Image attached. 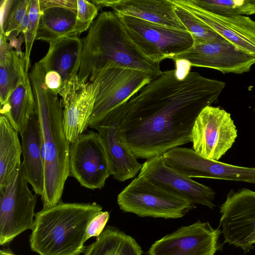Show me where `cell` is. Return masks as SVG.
<instances>
[{"instance_id": "1f68e13d", "label": "cell", "mask_w": 255, "mask_h": 255, "mask_svg": "<svg viewBox=\"0 0 255 255\" xmlns=\"http://www.w3.org/2000/svg\"><path fill=\"white\" fill-rule=\"evenodd\" d=\"M109 218L110 214L108 211H102L96 216L87 227L85 241L91 237H98L105 228Z\"/></svg>"}, {"instance_id": "9c48e42d", "label": "cell", "mask_w": 255, "mask_h": 255, "mask_svg": "<svg viewBox=\"0 0 255 255\" xmlns=\"http://www.w3.org/2000/svg\"><path fill=\"white\" fill-rule=\"evenodd\" d=\"M237 129L230 113L219 107L205 108L195 120L191 132L193 149L217 160L232 146Z\"/></svg>"}, {"instance_id": "4dcf8cb0", "label": "cell", "mask_w": 255, "mask_h": 255, "mask_svg": "<svg viewBox=\"0 0 255 255\" xmlns=\"http://www.w3.org/2000/svg\"><path fill=\"white\" fill-rule=\"evenodd\" d=\"M41 13L39 0H31L29 11V23L25 34L24 60L25 72L27 73H29L30 56L33 42L36 39Z\"/></svg>"}, {"instance_id": "6da1fadb", "label": "cell", "mask_w": 255, "mask_h": 255, "mask_svg": "<svg viewBox=\"0 0 255 255\" xmlns=\"http://www.w3.org/2000/svg\"><path fill=\"white\" fill-rule=\"evenodd\" d=\"M225 85L196 72L180 78L176 69L163 71L127 104L122 130L132 152L147 159L191 142L196 119Z\"/></svg>"}, {"instance_id": "5b68a950", "label": "cell", "mask_w": 255, "mask_h": 255, "mask_svg": "<svg viewBox=\"0 0 255 255\" xmlns=\"http://www.w3.org/2000/svg\"><path fill=\"white\" fill-rule=\"evenodd\" d=\"M117 203L124 212L164 219L181 218L196 207L188 199L140 176L119 194Z\"/></svg>"}, {"instance_id": "e575fe53", "label": "cell", "mask_w": 255, "mask_h": 255, "mask_svg": "<svg viewBox=\"0 0 255 255\" xmlns=\"http://www.w3.org/2000/svg\"><path fill=\"white\" fill-rule=\"evenodd\" d=\"M0 255H17L8 249H3L0 251Z\"/></svg>"}, {"instance_id": "ac0fdd59", "label": "cell", "mask_w": 255, "mask_h": 255, "mask_svg": "<svg viewBox=\"0 0 255 255\" xmlns=\"http://www.w3.org/2000/svg\"><path fill=\"white\" fill-rule=\"evenodd\" d=\"M225 39L255 57V21L247 16H225L204 10L190 0H173Z\"/></svg>"}, {"instance_id": "cb8c5ba5", "label": "cell", "mask_w": 255, "mask_h": 255, "mask_svg": "<svg viewBox=\"0 0 255 255\" xmlns=\"http://www.w3.org/2000/svg\"><path fill=\"white\" fill-rule=\"evenodd\" d=\"M141 247L118 228L107 226L96 241L86 246L84 255H142Z\"/></svg>"}, {"instance_id": "8992f818", "label": "cell", "mask_w": 255, "mask_h": 255, "mask_svg": "<svg viewBox=\"0 0 255 255\" xmlns=\"http://www.w3.org/2000/svg\"><path fill=\"white\" fill-rule=\"evenodd\" d=\"M116 14L130 40L145 56L153 62L160 63L165 59H171L186 51L193 43L192 36L188 31Z\"/></svg>"}, {"instance_id": "52a82bcc", "label": "cell", "mask_w": 255, "mask_h": 255, "mask_svg": "<svg viewBox=\"0 0 255 255\" xmlns=\"http://www.w3.org/2000/svg\"><path fill=\"white\" fill-rule=\"evenodd\" d=\"M153 79L147 73L113 64L107 65L92 73L89 81L97 83L99 91L89 126L128 102Z\"/></svg>"}, {"instance_id": "e0dca14e", "label": "cell", "mask_w": 255, "mask_h": 255, "mask_svg": "<svg viewBox=\"0 0 255 255\" xmlns=\"http://www.w3.org/2000/svg\"><path fill=\"white\" fill-rule=\"evenodd\" d=\"M138 176L143 177L195 204L210 209L215 206V192L211 188L184 176L168 166L162 154L147 159L142 164Z\"/></svg>"}, {"instance_id": "9a60e30c", "label": "cell", "mask_w": 255, "mask_h": 255, "mask_svg": "<svg viewBox=\"0 0 255 255\" xmlns=\"http://www.w3.org/2000/svg\"><path fill=\"white\" fill-rule=\"evenodd\" d=\"M221 232L198 221L155 241L147 255H215Z\"/></svg>"}, {"instance_id": "7a4b0ae2", "label": "cell", "mask_w": 255, "mask_h": 255, "mask_svg": "<svg viewBox=\"0 0 255 255\" xmlns=\"http://www.w3.org/2000/svg\"><path fill=\"white\" fill-rule=\"evenodd\" d=\"M45 71L36 62L29 72L41 135L44 160L43 209L61 202L65 182L70 176V143L63 126V110L58 95L46 87Z\"/></svg>"}, {"instance_id": "2e32d148", "label": "cell", "mask_w": 255, "mask_h": 255, "mask_svg": "<svg viewBox=\"0 0 255 255\" xmlns=\"http://www.w3.org/2000/svg\"><path fill=\"white\" fill-rule=\"evenodd\" d=\"M98 91L97 83H80L78 78L64 85L59 95L63 107L64 131L70 143L88 127Z\"/></svg>"}, {"instance_id": "4fadbf2b", "label": "cell", "mask_w": 255, "mask_h": 255, "mask_svg": "<svg viewBox=\"0 0 255 255\" xmlns=\"http://www.w3.org/2000/svg\"><path fill=\"white\" fill-rule=\"evenodd\" d=\"M165 164L188 178H207L255 183V167L236 166L206 158L193 149L175 147L162 154Z\"/></svg>"}, {"instance_id": "30bf717a", "label": "cell", "mask_w": 255, "mask_h": 255, "mask_svg": "<svg viewBox=\"0 0 255 255\" xmlns=\"http://www.w3.org/2000/svg\"><path fill=\"white\" fill-rule=\"evenodd\" d=\"M71 144L70 176L83 187L102 189L111 172L106 150L99 133L89 131Z\"/></svg>"}, {"instance_id": "5bb4252c", "label": "cell", "mask_w": 255, "mask_h": 255, "mask_svg": "<svg viewBox=\"0 0 255 255\" xmlns=\"http://www.w3.org/2000/svg\"><path fill=\"white\" fill-rule=\"evenodd\" d=\"M172 60H182L190 66L217 70L223 74H243L255 64V57L226 39L215 42H193L186 51Z\"/></svg>"}, {"instance_id": "f1b7e54d", "label": "cell", "mask_w": 255, "mask_h": 255, "mask_svg": "<svg viewBox=\"0 0 255 255\" xmlns=\"http://www.w3.org/2000/svg\"><path fill=\"white\" fill-rule=\"evenodd\" d=\"M174 3L175 13L187 31L191 34L193 42H215L225 40L193 14Z\"/></svg>"}, {"instance_id": "484cf974", "label": "cell", "mask_w": 255, "mask_h": 255, "mask_svg": "<svg viewBox=\"0 0 255 255\" xmlns=\"http://www.w3.org/2000/svg\"><path fill=\"white\" fill-rule=\"evenodd\" d=\"M31 2V0H1L0 34L6 37H17L22 34L21 23Z\"/></svg>"}, {"instance_id": "f546056e", "label": "cell", "mask_w": 255, "mask_h": 255, "mask_svg": "<svg viewBox=\"0 0 255 255\" xmlns=\"http://www.w3.org/2000/svg\"><path fill=\"white\" fill-rule=\"evenodd\" d=\"M77 10L75 25L67 36L77 35L90 28L93 20L97 16L98 9L92 1L77 0Z\"/></svg>"}, {"instance_id": "d6a6232c", "label": "cell", "mask_w": 255, "mask_h": 255, "mask_svg": "<svg viewBox=\"0 0 255 255\" xmlns=\"http://www.w3.org/2000/svg\"><path fill=\"white\" fill-rule=\"evenodd\" d=\"M44 82L47 88L57 95L59 94L64 86V82L60 75L53 70L45 72Z\"/></svg>"}, {"instance_id": "d4e9b609", "label": "cell", "mask_w": 255, "mask_h": 255, "mask_svg": "<svg viewBox=\"0 0 255 255\" xmlns=\"http://www.w3.org/2000/svg\"><path fill=\"white\" fill-rule=\"evenodd\" d=\"M77 12L59 7L41 11L36 39L50 43L67 36L73 29Z\"/></svg>"}, {"instance_id": "836d02e7", "label": "cell", "mask_w": 255, "mask_h": 255, "mask_svg": "<svg viewBox=\"0 0 255 255\" xmlns=\"http://www.w3.org/2000/svg\"><path fill=\"white\" fill-rule=\"evenodd\" d=\"M41 11L51 7H59L75 12L77 10V0H39Z\"/></svg>"}, {"instance_id": "44dd1931", "label": "cell", "mask_w": 255, "mask_h": 255, "mask_svg": "<svg viewBox=\"0 0 255 255\" xmlns=\"http://www.w3.org/2000/svg\"><path fill=\"white\" fill-rule=\"evenodd\" d=\"M19 133L22 164L26 180L35 194L41 195L44 188V166L39 124L35 111Z\"/></svg>"}, {"instance_id": "3957f363", "label": "cell", "mask_w": 255, "mask_h": 255, "mask_svg": "<svg viewBox=\"0 0 255 255\" xmlns=\"http://www.w3.org/2000/svg\"><path fill=\"white\" fill-rule=\"evenodd\" d=\"M159 63L145 56L128 37L119 16L112 11L100 13L83 40L78 73L80 83H86L91 74L109 64L160 75Z\"/></svg>"}, {"instance_id": "ba28073f", "label": "cell", "mask_w": 255, "mask_h": 255, "mask_svg": "<svg viewBox=\"0 0 255 255\" xmlns=\"http://www.w3.org/2000/svg\"><path fill=\"white\" fill-rule=\"evenodd\" d=\"M21 163L8 185L0 191V245L5 246L27 230H32L37 197L28 186Z\"/></svg>"}, {"instance_id": "4316f807", "label": "cell", "mask_w": 255, "mask_h": 255, "mask_svg": "<svg viewBox=\"0 0 255 255\" xmlns=\"http://www.w3.org/2000/svg\"><path fill=\"white\" fill-rule=\"evenodd\" d=\"M29 73L25 72L24 57L15 51L13 60L7 63H0V102L1 106L7 101L20 81Z\"/></svg>"}, {"instance_id": "ffe728a7", "label": "cell", "mask_w": 255, "mask_h": 255, "mask_svg": "<svg viewBox=\"0 0 255 255\" xmlns=\"http://www.w3.org/2000/svg\"><path fill=\"white\" fill-rule=\"evenodd\" d=\"M82 50L83 40L78 37H62L49 43L47 53L38 62L45 72H58L64 85L78 78Z\"/></svg>"}, {"instance_id": "603a6c76", "label": "cell", "mask_w": 255, "mask_h": 255, "mask_svg": "<svg viewBox=\"0 0 255 255\" xmlns=\"http://www.w3.org/2000/svg\"><path fill=\"white\" fill-rule=\"evenodd\" d=\"M18 132L3 116L0 117V191L9 183L21 164V144Z\"/></svg>"}, {"instance_id": "277c9868", "label": "cell", "mask_w": 255, "mask_h": 255, "mask_svg": "<svg viewBox=\"0 0 255 255\" xmlns=\"http://www.w3.org/2000/svg\"><path fill=\"white\" fill-rule=\"evenodd\" d=\"M103 211L96 203L60 202L36 213L29 237L31 250L39 255H80L86 249V230Z\"/></svg>"}, {"instance_id": "8fae6325", "label": "cell", "mask_w": 255, "mask_h": 255, "mask_svg": "<svg viewBox=\"0 0 255 255\" xmlns=\"http://www.w3.org/2000/svg\"><path fill=\"white\" fill-rule=\"evenodd\" d=\"M220 226L225 243L250 252L255 244V191L231 190L220 207Z\"/></svg>"}, {"instance_id": "d6986e66", "label": "cell", "mask_w": 255, "mask_h": 255, "mask_svg": "<svg viewBox=\"0 0 255 255\" xmlns=\"http://www.w3.org/2000/svg\"><path fill=\"white\" fill-rule=\"evenodd\" d=\"M98 10L111 7L116 14L188 31L175 11L173 0H92Z\"/></svg>"}, {"instance_id": "d590c367", "label": "cell", "mask_w": 255, "mask_h": 255, "mask_svg": "<svg viewBox=\"0 0 255 255\" xmlns=\"http://www.w3.org/2000/svg\"></svg>"}, {"instance_id": "7c38bea8", "label": "cell", "mask_w": 255, "mask_h": 255, "mask_svg": "<svg viewBox=\"0 0 255 255\" xmlns=\"http://www.w3.org/2000/svg\"><path fill=\"white\" fill-rule=\"evenodd\" d=\"M127 103L115 108L89 126L90 128L97 130L103 140L110 164L111 175L122 182L134 177L142 166L126 143L123 135L122 123Z\"/></svg>"}, {"instance_id": "83f0119b", "label": "cell", "mask_w": 255, "mask_h": 255, "mask_svg": "<svg viewBox=\"0 0 255 255\" xmlns=\"http://www.w3.org/2000/svg\"><path fill=\"white\" fill-rule=\"evenodd\" d=\"M198 7L217 14L249 15L255 14V0H190Z\"/></svg>"}, {"instance_id": "7402d4cb", "label": "cell", "mask_w": 255, "mask_h": 255, "mask_svg": "<svg viewBox=\"0 0 255 255\" xmlns=\"http://www.w3.org/2000/svg\"><path fill=\"white\" fill-rule=\"evenodd\" d=\"M34 111L33 94L28 74L20 81L7 102L1 106L0 115L4 116L19 133Z\"/></svg>"}]
</instances>
